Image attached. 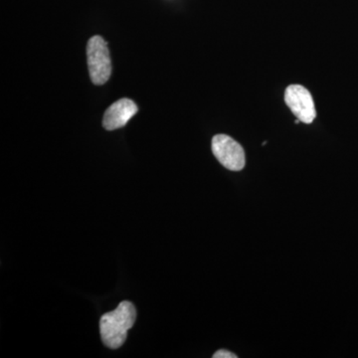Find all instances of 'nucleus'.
Returning <instances> with one entry per match:
<instances>
[{
    "instance_id": "1",
    "label": "nucleus",
    "mask_w": 358,
    "mask_h": 358,
    "mask_svg": "<svg viewBox=\"0 0 358 358\" xmlns=\"http://www.w3.org/2000/svg\"><path fill=\"white\" fill-rule=\"evenodd\" d=\"M136 319V308L129 301H122L115 310L105 313L100 320V333L103 345L112 350L121 348Z\"/></svg>"
},
{
    "instance_id": "2",
    "label": "nucleus",
    "mask_w": 358,
    "mask_h": 358,
    "mask_svg": "<svg viewBox=\"0 0 358 358\" xmlns=\"http://www.w3.org/2000/svg\"><path fill=\"white\" fill-rule=\"evenodd\" d=\"M87 61L92 82L98 86L107 83L112 74V62L107 42L103 37L94 36L89 40Z\"/></svg>"
},
{
    "instance_id": "3",
    "label": "nucleus",
    "mask_w": 358,
    "mask_h": 358,
    "mask_svg": "<svg viewBox=\"0 0 358 358\" xmlns=\"http://www.w3.org/2000/svg\"><path fill=\"white\" fill-rule=\"evenodd\" d=\"M212 152L226 169L240 171L246 164V157L242 145L226 134H217L212 140Z\"/></svg>"
},
{
    "instance_id": "4",
    "label": "nucleus",
    "mask_w": 358,
    "mask_h": 358,
    "mask_svg": "<svg viewBox=\"0 0 358 358\" xmlns=\"http://www.w3.org/2000/svg\"><path fill=\"white\" fill-rule=\"evenodd\" d=\"M285 102L296 119L303 124H312L317 117L313 96L310 91L301 85H291L287 88Z\"/></svg>"
},
{
    "instance_id": "5",
    "label": "nucleus",
    "mask_w": 358,
    "mask_h": 358,
    "mask_svg": "<svg viewBox=\"0 0 358 358\" xmlns=\"http://www.w3.org/2000/svg\"><path fill=\"white\" fill-rule=\"evenodd\" d=\"M138 106L129 99H121L106 110L103 127L107 131L122 128L138 113Z\"/></svg>"
},
{
    "instance_id": "6",
    "label": "nucleus",
    "mask_w": 358,
    "mask_h": 358,
    "mask_svg": "<svg viewBox=\"0 0 358 358\" xmlns=\"http://www.w3.org/2000/svg\"><path fill=\"white\" fill-rule=\"evenodd\" d=\"M237 355L234 353L228 352V350H218L215 355H213V358H237Z\"/></svg>"
}]
</instances>
